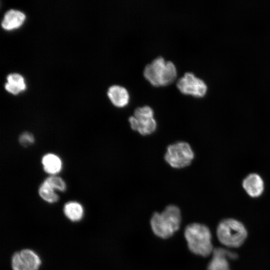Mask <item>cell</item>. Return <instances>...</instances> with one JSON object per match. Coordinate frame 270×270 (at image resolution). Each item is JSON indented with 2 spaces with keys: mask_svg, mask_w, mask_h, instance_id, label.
I'll list each match as a JSON object with an SVG mask.
<instances>
[{
  "mask_svg": "<svg viewBox=\"0 0 270 270\" xmlns=\"http://www.w3.org/2000/svg\"><path fill=\"white\" fill-rule=\"evenodd\" d=\"M40 264L39 256L30 249L15 252L12 258V270H38Z\"/></svg>",
  "mask_w": 270,
  "mask_h": 270,
  "instance_id": "cell-8",
  "label": "cell"
},
{
  "mask_svg": "<svg viewBox=\"0 0 270 270\" xmlns=\"http://www.w3.org/2000/svg\"><path fill=\"white\" fill-rule=\"evenodd\" d=\"M218 240L228 247L240 246L247 236V231L244 224L232 218L225 219L218 224L216 230Z\"/></svg>",
  "mask_w": 270,
  "mask_h": 270,
  "instance_id": "cell-4",
  "label": "cell"
},
{
  "mask_svg": "<svg viewBox=\"0 0 270 270\" xmlns=\"http://www.w3.org/2000/svg\"><path fill=\"white\" fill-rule=\"evenodd\" d=\"M56 190L53 188L45 180L40 184L38 192L40 198L48 203H54L59 200L58 195Z\"/></svg>",
  "mask_w": 270,
  "mask_h": 270,
  "instance_id": "cell-16",
  "label": "cell"
},
{
  "mask_svg": "<svg viewBox=\"0 0 270 270\" xmlns=\"http://www.w3.org/2000/svg\"><path fill=\"white\" fill-rule=\"evenodd\" d=\"M44 180L56 190L64 192L66 189V182L58 176H50Z\"/></svg>",
  "mask_w": 270,
  "mask_h": 270,
  "instance_id": "cell-17",
  "label": "cell"
},
{
  "mask_svg": "<svg viewBox=\"0 0 270 270\" xmlns=\"http://www.w3.org/2000/svg\"><path fill=\"white\" fill-rule=\"evenodd\" d=\"M64 212L68 220L75 222L82 219L84 214V210L80 203L75 201H70L64 204Z\"/></svg>",
  "mask_w": 270,
  "mask_h": 270,
  "instance_id": "cell-14",
  "label": "cell"
},
{
  "mask_svg": "<svg viewBox=\"0 0 270 270\" xmlns=\"http://www.w3.org/2000/svg\"><path fill=\"white\" fill-rule=\"evenodd\" d=\"M42 164L44 171L50 176L56 175L62 169V163L60 158L54 154H44L42 158Z\"/></svg>",
  "mask_w": 270,
  "mask_h": 270,
  "instance_id": "cell-12",
  "label": "cell"
},
{
  "mask_svg": "<svg viewBox=\"0 0 270 270\" xmlns=\"http://www.w3.org/2000/svg\"><path fill=\"white\" fill-rule=\"evenodd\" d=\"M7 82L4 85L6 90L16 94L26 88L23 77L18 74L13 73L8 74L6 78Z\"/></svg>",
  "mask_w": 270,
  "mask_h": 270,
  "instance_id": "cell-15",
  "label": "cell"
},
{
  "mask_svg": "<svg viewBox=\"0 0 270 270\" xmlns=\"http://www.w3.org/2000/svg\"><path fill=\"white\" fill-rule=\"evenodd\" d=\"M107 94L112 104L118 108H123L129 102L130 95L128 90L122 86L112 85L109 87Z\"/></svg>",
  "mask_w": 270,
  "mask_h": 270,
  "instance_id": "cell-11",
  "label": "cell"
},
{
  "mask_svg": "<svg viewBox=\"0 0 270 270\" xmlns=\"http://www.w3.org/2000/svg\"><path fill=\"white\" fill-rule=\"evenodd\" d=\"M184 234L188 248L192 253L202 256L212 253V234L206 226L198 223L190 224L185 228Z\"/></svg>",
  "mask_w": 270,
  "mask_h": 270,
  "instance_id": "cell-2",
  "label": "cell"
},
{
  "mask_svg": "<svg viewBox=\"0 0 270 270\" xmlns=\"http://www.w3.org/2000/svg\"><path fill=\"white\" fill-rule=\"evenodd\" d=\"M176 86L182 94L196 97L204 96L208 89L206 82L192 72H186L180 78Z\"/></svg>",
  "mask_w": 270,
  "mask_h": 270,
  "instance_id": "cell-7",
  "label": "cell"
},
{
  "mask_svg": "<svg viewBox=\"0 0 270 270\" xmlns=\"http://www.w3.org/2000/svg\"><path fill=\"white\" fill-rule=\"evenodd\" d=\"M128 122L134 130L143 136L150 134L156 130L154 110L147 105L136 108L134 115L128 118Z\"/></svg>",
  "mask_w": 270,
  "mask_h": 270,
  "instance_id": "cell-6",
  "label": "cell"
},
{
  "mask_svg": "<svg viewBox=\"0 0 270 270\" xmlns=\"http://www.w3.org/2000/svg\"><path fill=\"white\" fill-rule=\"evenodd\" d=\"M212 257L209 262L208 270H230L228 260L236 258L234 252L228 250L218 248L212 252Z\"/></svg>",
  "mask_w": 270,
  "mask_h": 270,
  "instance_id": "cell-9",
  "label": "cell"
},
{
  "mask_svg": "<svg viewBox=\"0 0 270 270\" xmlns=\"http://www.w3.org/2000/svg\"><path fill=\"white\" fill-rule=\"evenodd\" d=\"M18 141L21 145L26 147L34 144V138L32 133L24 132L20 135Z\"/></svg>",
  "mask_w": 270,
  "mask_h": 270,
  "instance_id": "cell-18",
  "label": "cell"
},
{
  "mask_svg": "<svg viewBox=\"0 0 270 270\" xmlns=\"http://www.w3.org/2000/svg\"><path fill=\"white\" fill-rule=\"evenodd\" d=\"M143 74L152 85L158 86L173 82L176 77L177 71L172 62L158 56L145 66Z\"/></svg>",
  "mask_w": 270,
  "mask_h": 270,
  "instance_id": "cell-3",
  "label": "cell"
},
{
  "mask_svg": "<svg viewBox=\"0 0 270 270\" xmlns=\"http://www.w3.org/2000/svg\"><path fill=\"white\" fill-rule=\"evenodd\" d=\"M181 222L180 212L175 205H169L160 213L154 212L150 220V226L154 233L162 238L172 236L180 228Z\"/></svg>",
  "mask_w": 270,
  "mask_h": 270,
  "instance_id": "cell-1",
  "label": "cell"
},
{
  "mask_svg": "<svg viewBox=\"0 0 270 270\" xmlns=\"http://www.w3.org/2000/svg\"><path fill=\"white\" fill-rule=\"evenodd\" d=\"M25 18L24 14L18 10L10 9L6 11L2 21V26L6 30H11L20 26Z\"/></svg>",
  "mask_w": 270,
  "mask_h": 270,
  "instance_id": "cell-13",
  "label": "cell"
},
{
  "mask_svg": "<svg viewBox=\"0 0 270 270\" xmlns=\"http://www.w3.org/2000/svg\"><path fill=\"white\" fill-rule=\"evenodd\" d=\"M242 186L250 196L256 198L263 192L264 182L260 176L256 174H251L244 180Z\"/></svg>",
  "mask_w": 270,
  "mask_h": 270,
  "instance_id": "cell-10",
  "label": "cell"
},
{
  "mask_svg": "<svg viewBox=\"0 0 270 270\" xmlns=\"http://www.w3.org/2000/svg\"><path fill=\"white\" fill-rule=\"evenodd\" d=\"M194 157L190 146L181 141L170 144L164 154V160L172 168H184L191 164Z\"/></svg>",
  "mask_w": 270,
  "mask_h": 270,
  "instance_id": "cell-5",
  "label": "cell"
}]
</instances>
